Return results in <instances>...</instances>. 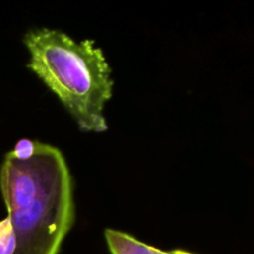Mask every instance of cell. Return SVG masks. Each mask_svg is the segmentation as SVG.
Wrapping results in <instances>:
<instances>
[{"mask_svg": "<svg viewBox=\"0 0 254 254\" xmlns=\"http://www.w3.org/2000/svg\"><path fill=\"white\" fill-rule=\"evenodd\" d=\"M7 217L0 254H59L76 218L73 181L56 146L21 139L0 166Z\"/></svg>", "mask_w": 254, "mask_h": 254, "instance_id": "cell-1", "label": "cell"}, {"mask_svg": "<svg viewBox=\"0 0 254 254\" xmlns=\"http://www.w3.org/2000/svg\"><path fill=\"white\" fill-rule=\"evenodd\" d=\"M27 64L86 133H104V107L113 94L112 68L91 39L76 41L64 31L39 27L27 31Z\"/></svg>", "mask_w": 254, "mask_h": 254, "instance_id": "cell-2", "label": "cell"}, {"mask_svg": "<svg viewBox=\"0 0 254 254\" xmlns=\"http://www.w3.org/2000/svg\"><path fill=\"white\" fill-rule=\"evenodd\" d=\"M104 237L112 254H163L159 248L151 247L121 231L107 228Z\"/></svg>", "mask_w": 254, "mask_h": 254, "instance_id": "cell-3", "label": "cell"}]
</instances>
